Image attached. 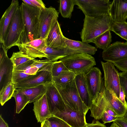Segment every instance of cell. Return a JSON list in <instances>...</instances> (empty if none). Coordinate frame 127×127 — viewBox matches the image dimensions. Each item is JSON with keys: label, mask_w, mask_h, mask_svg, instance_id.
Wrapping results in <instances>:
<instances>
[{"label": "cell", "mask_w": 127, "mask_h": 127, "mask_svg": "<svg viewBox=\"0 0 127 127\" xmlns=\"http://www.w3.org/2000/svg\"><path fill=\"white\" fill-rule=\"evenodd\" d=\"M113 21L109 15L95 17L85 16L83 28L80 33L82 41L88 43H93L97 37L110 30Z\"/></svg>", "instance_id": "6da1fadb"}, {"label": "cell", "mask_w": 127, "mask_h": 127, "mask_svg": "<svg viewBox=\"0 0 127 127\" xmlns=\"http://www.w3.org/2000/svg\"><path fill=\"white\" fill-rule=\"evenodd\" d=\"M27 42L25 25L19 6L13 16L3 44L8 50L13 46L18 47Z\"/></svg>", "instance_id": "7a4b0ae2"}, {"label": "cell", "mask_w": 127, "mask_h": 127, "mask_svg": "<svg viewBox=\"0 0 127 127\" xmlns=\"http://www.w3.org/2000/svg\"><path fill=\"white\" fill-rule=\"evenodd\" d=\"M25 26L27 42L38 38L39 19L41 9L22 2L20 6Z\"/></svg>", "instance_id": "3957f363"}, {"label": "cell", "mask_w": 127, "mask_h": 127, "mask_svg": "<svg viewBox=\"0 0 127 127\" xmlns=\"http://www.w3.org/2000/svg\"><path fill=\"white\" fill-rule=\"evenodd\" d=\"M59 60L69 70L76 75L82 74L86 75L96 65L95 58L91 55L86 53L74 54Z\"/></svg>", "instance_id": "277c9868"}, {"label": "cell", "mask_w": 127, "mask_h": 127, "mask_svg": "<svg viewBox=\"0 0 127 127\" xmlns=\"http://www.w3.org/2000/svg\"><path fill=\"white\" fill-rule=\"evenodd\" d=\"M55 85L59 90L65 104L72 109L82 112L86 115L89 109L83 102L80 97L75 79L64 88H61Z\"/></svg>", "instance_id": "5b68a950"}, {"label": "cell", "mask_w": 127, "mask_h": 127, "mask_svg": "<svg viewBox=\"0 0 127 127\" xmlns=\"http://www.w3.org/2000/svg\"><path fill=\"white\" fill-rule=\"evenodd\" d=\"M75 5L85 16L95 17L109 15L112 2L109 0H74Z\"/></svg>", "instance_id": "8992f818"}, {"label": "cell", "mask_w": 127, "mask_h": 127, "mask_svg": "<svg viewBox=\"0 0 127 127\" xmlns=\"http://www.w3.org/2000/svg\"><path fill=\"white\" fill-rule=\"evenodd\" d=\"M104 74V84L105 88L113 92L119 98L120 85L119 72L111 62L101 61Z\"/></svg>", "instance_id": "52a82bcc"}, {"label": "cell", "mask_w": 127, "mask_h": 127, "mask_svg": "<svg viewBox=\"0 0 127 127\" xmlns=\"http://www.w3.org/2000/svg\"><path fill=\"white\" fill-rule=\"evenodd\" d=\"M59 12L52 6L41 10L39 19L38 38L46 39L58 21Z\"/></svg>", "instance_id": "ba28073f"}, {"label": "cell", "mask_w": 127, "mask_h": 127, "mask_svg": "<svg viewBox=\"0 0 127 127\" xmlns=\"http://www.w3.org/2000/svg\"><path fill=\"white\" fill-rule=\"evenodd\" d=\"M52 115L62 119L71 127H85L87 124L86 114L72 109L66 104L63 110L53 112Z\"/></svg>", "instance_id": "9c48e42d"}, {"label": "cell", "mask_w": 127, "mask_h": 127, "mask_svg": "<svg viewBox=\"0 0 127 127\" xmlns=\"http://www.w3.org/2000/svg\"><path fill=\"white\" fill-rule=\"evenodd\" d=\"M51 71L43 70L15 84L16 89L33 88L41 85H46L52 82Z\"/></svg>", "instance_id": "30bf717a"}, {"label": "cell", "mask_w": 127, "mask_h": 127, "mask_svg": "<svg viewBox=\"0 0 127 127\" xmlns=\"http://www.w3.org/2000/svg\"><path fill=\"white\" fill-rule=\"evenodd\" d=\"M101 73L97 67H93L85 75L87 87L92 100L101 93L104 87Z\"/></svg>", "instance_id": "8fae6325"}, {"label": "cell", "mask_w": 127, "mask_h": 127, "mask_svg": "<svg viewBox=\"0 0 127 127\" xmlns=\"http://www.w3.org/2000/svg\"><path fill=\"white\" fill-rule=\"evenodd\" d=\"M102 58L105 61L112 63L127 58V41H117L111 44L103 50Z\"/></svg>", "instance_id": "7c38bea8"}, {"label": "cell", "mask_w": 127, "mask_h": 127, "mask_svg": "<svg viewBox=\"0 0 127 127\" xmlns=\"http://www.w3.org/2000/svg\"><path fill=\"white\" fill-rule=\"evenodd\" d=\"M46 46V40L40 38L23 43L18 47L19 51L32 58H46L43 51Z\"/></svg>", "instance_id": "4fadbf2b"}, {"label": "cell", "mask_w": 127, "mask_h": 127, "mask_svg": "<svg viewBox=\"0 0 127 127\" xmlns=\"http://www.w3.org/2000/svg\"><path fill=\"white\" fill-rule=\"evenodd\" d=\"M46 86L45 94L52 114L53 112L63 110L65 104L58 89L52 82Z\"/></svg>", "instance_id": "5bb4252c"}, {"label": "cell", "mask_w": 127, "mask_h": 127, "mask_svg": "<svg viewBox=\"0 0 127 127\" xmlns=\"http://www.w3.org/2000/svg\"><path fill=\"white\" fill-rule=\"evenodd\" d=\"M19 6L18 0H12L2 16L0 21V43H3L13 16Z\"/></svg>", "instance_id": "9a60e30c"}, {"label": "cell", "mask_w": 127, "mask_h": 127, "mask_svg": "<svg viewBox=\"0 0 127 127\" xmlns=\"http://www.w3.org/2000/svg\"><path fill=\"white\" fill-rule=\"evenodd\" d=\"M109 14L113 21L125 22L127 19V0H113L110 5Z\"/></svg>", "instance_id": "2e32d148"}, {"label": "cell", "mask_w": 127, "mask_h": 127, "mask_svg": "<svg viewBox=\"0 0 127 127\" xmlns=\"http://www.w3.org/2000/svg\"><path fill=\"white\" fill-rule=\"evenodd\" d=\"M64 36L60 24L57 21L46 39V46L58 48L66 47Z\"/></svg>", "instance_id": "e0dca14e"}, {"label": "cell", "mask_w": 127, "mask_h": 127, "mask_svg": "<svg viewBox=\"0 0 127 127\" xmlns=\"http://www.w3.org/2000/svg\"><path fill=\"white\" fill-rule=\"evenodd\" d=\"M33 104V110L38 122L41 123L52 115L45 94Z\"/></svg>", "instance_id": "ac0fdd59"}, {"label": "cell", "mask_w": 127, "mask_h": 127, "mask_svg": "<svg viewBox=\"0 0 127 127\" xmlns=\"http://www.w3.org/2000/svg\"><path fill=\"white\" fill-rule=\"evenodd\" d=\"M77 90L83 102L89 109L92 105V100L87 87L85 75H77L75 78Z\"/></svg>", "instance_id": "d6986e66"}, {"label": "cell", "mask_w": 127, "mask_h": 127, "mask_svg": "<svg viewBox=\"0 0 127 127\" xmlns=\"http://www.w3.org/2000/svg\"><path fill=\"white\" fill-rule=\"evenodd\" d=\"M48 60L53 62L74 54L80 53L78 52L67 47L62 48L53 47L47 46L43 50Z\"/></svg>", "instance_id": "ffe728a7"}, {"label": "cell", "mask_w": 127, "mask_h": 127, "mask_svg": "<svg viewBox=\"0 0 127 127\" xmlns=\"http://www.w3.org/2000/svg\"><path fill=\"white\" fill-rule=\"evenodd\" d=\"M103 93L105 98L116 114L118 118L124 117L127 111V107L123 104L113 92L109 91L104 88Z\"/></svg>", "instance_id": "44dd1931"}, {"label": "cell", "mask_w": 127, "mask_h": 127, "mask_svg": "<svg viewBox=\"0 0 127 127\" xmlns=\"http://www.w3.org/2000/svg\"><path fill=\"white\" fill-rule=\"evenodd\" d=\"M13 68V63L8 57L0 63V91L11 82Z\"/></svg>", "instance_id": "7402d4cb"}, {"label": "cell", "mask_w": 127, "mask_h": 127, "mask_svg": "<svg viewBox=\"0 0 127 127\" xmlns=\"http://www.w3.org/2000/svg\"><path fill=\"white\" fill-rule=\"evenodd\" d=\"M66 47L76 51L80 53H86L94 55L97 51V48L87 42L73 40L64 37Z\"/></svg>", "instance_id": "603a6c76"}, {"label": "cell", "mask_w": 127, "mask_h": 127, "mask_svg": "<svg viewBox=\"0 0 127 127\" xmlns=\"http://www.w3.org/2000/svg\"><path fill=\"white\" fill-rule=\"evenodd\" d=\"M18 90L27 97L30 100L29 103H31L41 97L46 93L47 89L46 85H41L33 88Z\"/></svg>", "instance_id": "cb8c5ba5"}, {"label": "cell", "mask_w": 127, "mask_h": 127, "mask_svg": "<svg viewBox=\"0 0 127 127\" xmlns=\"http://www.w3.org/2000/svg\"><path fill=\"white\" fill-rule=\"evenodd\" d=\"M76 75L69 70L63 71L58 76L52 77V83L56 86L63 88L74 80Z\"/></svg>", "instance_id": "d4e9b609"}, {"label": "cell", "mask_w": 127, "mask_h": 127, "mask_svg": "<svg viewBox=\"0 0 127 127\" xmlns=\"http://www.w3.org/2000/svg\"><path fill=\"white\" fill-rule=\"evenodd\" d=\"M58 2L59 12L62 16L64 18L70 19L75 5L74 0H60Z\"/></svg>", "instance_id": "484cf974"}, {"label": "cell", "mask_w": 127, "mask_h": 127, "mask_svg": "<svg viewBox=\"0 0 127 127\" xmlns=\"http://www.w3.org/2000/svg\"><path fill=\"white\" fill-rule=\"evenodd\" d=\"M112 36L110 30H108L97 37L93 43L97 48L105 50L110 45Z\"/></svg>", "instance_id": "4316f807"}, {"label": "cell", "mask_w": 127, "mask_h": 127, "mask_svg": "<svg viewBox=\"0 0 127 127\" xmlns=\"http://www.w3.org/2000/svg\"><path fill=\"white\" fill-rule=\"evenodd\" d=\"M15 99L16 105L17 113L19 114L29 103L30 100L25 94L20 92L18 89H16L13 95Z\"/></svg>", "instance_id": "83f0119b"}, {"label": "cell", "mask_w": 127, "mask_h": 127, "mask_svg": "<svg viewBox=\"0 0 127 127\" xmlns=\"http://www.w3.org/2000/svg\"><path fill=\"white\" fill-rule=\"evenodd\" d=\"M127 41V22L113 21L110 30Z\"/></svg>", "instance_id": "f1b7e54d"}, {"label": "cell", "mask_w": 127, "mask_h": 127, "mask_svg": "<svg viewBox=\"0 0 127 127\" xmlns=\"http://www.w3.org/2000/svg\"><path fill=\"white\" fill-rule=\"evenodd\" d=\"M15 89V84L11 82L0 91V102L1 106L11 98Z\"/></svg>", "instance_id": "f546056e"}, {"label": "cell", "mask_w": 127, "mask_h": 127, "mask_svg": "<svg viewBox=\"0 0 127 127\" xmlns=\"http://www.w3.org/2000/svg\"><path fill=\"white\" fill-rule=\"evenodd\" d=\"M34 59V58L16 67H13V71H19L31 75H35L38 69L33 65Z\"/></svg>", "instance_id": "4dcf8cb0"}, {"label": "cell", "mask_w": 127, "mask_h": 127, "mask_svg": "<svg viewBox=\"0 0 127 127\" xmlns=\"http://www.w3.org/2000/svg\"><path fill=\"white\" fill-rule=\"evenodd\" d=\"M34 58H31L20 51L13 52L10 58L13 67H16Z\"/></svg>", "instance_id": "1f68e13d"}, {"label": "cell", "mask_w": 127, "mask_h": 127, "mask_svg": "<svg viewBox=\"0 0 127 127\" xmlns=\"http://www.w3.org/2000/svg\"><path fill=\"white\" fill-rule=\"evenodd\" d=\"M69 70L63 63L59 60L54 62L52 64L51 72L52 77L58 76L64 71Z\"/></svg>", "instance_id": "d6a6232c"}, {"label": "cell", "mask_w": 127, "mask_h": 127, "mask_svg": "<svg viewBox=\"0 0 127 127\" xmlns=\"http://www.w3.org/2000/svg\"><path fill=\"white\" fill-rule=\"evenodd\" d=\"M54 62L47 59L43 60L34 59L33 65L38 69V71L43 70L51 71L52 65Z\"/></svg>", "instance_id": "836d02e7"}, {"label": "cell", "mask_w": 127, "mask_h": 127, "mask_svg": "<svg viewBox=\"0 0 127 127\" xmlns=\"http://www.w3.org/2000/svg\"><path fill=\"white\" fill-rule=\"evenodd\" d=\"M47 119L51 127H71L67 123L61 118L52 115Z\"/></svg>", "instance_id": "e575fe53"}, {"label": "cell", "mask_w": 127, "mask_h": 127, "mask_svg": "<svg viewBox=\"0 0 127 127\" xmlns=\"http://www.w3.org/2000/svg\"><path fill=\"white\" fill-rule=\"evenodd\" d=\"M32 75L26 74L19 71H13L11 82L14 84L24 80Z\"/></svg>", "instance_id": "d590c367"}, {"label": "cell", "mask_w": 127, "mask_h": 127, "mask_svg": "<svg viewBox=\"0 0 127 127\" xmlns=\"http://www.w3.org/2000/svg\"><path fill=\"white\" fill-rule=\"evenodd\" d=\"M120 82L124 93L125 98L127 100V72L123 71L119 73Z\"/></svg>", "instance_id": "8d00e7d4"}, {"label": "cell", "mask_w": 127, "mask_h": 127, "mask_svg": "<svg viewBox=\"0 0 127 127\" xmlns=\"http://www.w3.org/2000/svg\"><path fill=\"white\" fill-rule=\"evenodd\" d=\"M113 63L120 70L127 72V58Z\"/></svg>", "instance_id": "74e56055"}, {"label": "cell", "mask_w": 127, "mask_h": 127, "mask_svg": "<svg viewBox=\"0 0 127 127\" xmlns=\"http://www.w3.org/2000/svg\"><path fill=\"white\" fill-rule=\"evenodd\" d=\"M117 118L113 116L110 115L106 111H105L103 115L102 119L104 124H105L112 122H113Z\"/></svg>", "instance_id": "f35d334b"}, {"label": "cell", "mask_w": 127, "mask_h": 127, "mask_svg": "<svg viewBox=\"0 0 127 127\" xmlns=\"http://www.w3.org/2000/svg\"><path fill=\"white\" fill-rule=\"evenodd\" d=\"M0 63L2 62L8 57L7 52L8 51L3 43H0Z\"/></svg>", "instance_id": "ab89813d"}, {"label": "cell", "mask_w": 127, "mask_h": 127, "mask_svg": "<svg viewBox=\"0 0 127 127\" xmlns=\"http://www.w3.org/2000/svg\"><path fill=\"white\" fill-rule=\"evenodd\" d=\"M120 127H127V120L123 118H117L114 122Z\"/></svg>", "instance_id": "60d3db41"}, {"label": "cell", "mask_w": 127, "mask_h": 127, "mask_svg": "<svg viewBox=\"0 0 127 127\" xmlns=\"http://www.w3.org/2000/svg\"><path fill=\"white\" fill-rule=\"evenodd\" d=\"M37 7L41 10L45 9L46 8L44 3L41 0H29Z\"/></svg>", "instance_id": "b9f144b4"}, {"label": "cell", "mask_w": 127, "mask_h": 127, "mask_svg": "<svg viewBox=\"0 0 127 127\" xmlns=\"http://www.w3.org/2000/svg\"><path fill=\"white\" fill-rule=\"evenodd\" d=\"M125 96L123 90L120 86V92L119 99L123 104L127 107V103L125 99Z\"/></svg>", "instance_id": "7bdbcfd3"}, {"label": "cell", "mask_w": 127, "mask_h": 127, "mask_svg": "<svg viewBox=\"0 0 127 127\" xmlns=\"http://www.w3.org/2000/svg\"><path fill=\"white\" fill-rule=\"evenodd\" d=\"M85 127H106L104 124H102L98 121H93L91 124H87Z\"/></svg>", "instance_id": "ee69618b"}, {"label": "cell", "mask_w": 127, "mask_h": 127, "mask_svg": "<svg viewBox=\"0 0 127 127\" xmlns=\"http://www.w3.org/2000/svg\"><path fill=\"white\" fill-rule=\"evenodd\" d=\"M0 127H9L8 124L3 119L1 115H0Z\"/></svg>", "instance_id": "f6af8a7d"}, {"label": "cell", "mask_w": 127, "mask_h": 127, "mask_svg": "<svg viewBox=\"0 0 127 127\" xmlns=\"http://www.w3.org/2000/svg\"><path fill=\"white\" fill-rule=\"evenodd\" d=\"M41 127H51V126L49 122L46 119L41 123Z\"/></svg>", "instance_id": "bcb514c9"}, {"label": "cell", "mask_w": 127, "mask_h": 127, "mask_svg": "<svg viewBox=\"0 0 127 127\" xmlns=\"http://www.w3.org/2000/svg\"><path fill=\"white\" fill-rule=\"evenodd\" d=\"M23 2L27 5L35 7H37V6L30 1L29 0H22Z\"/></svg>", "instance_id": "7dc6e473"}, {"label": "cell", "mask_w": 127, "mask_h": 127, "mask_svg": "<svg viewBox=\"0 0 127 127\" xmlns=\"http://www.w3.org/2000/svg\"><path fill=\"white\" fill-rule=\"evenodd\" d=\"M109 127H120L117 124L114 122H113L110 126Z\"/></svg>", "instance_id": "c3c4849f"}, {"label": "cell", "mask_w": 127, "mask_h": 127, "mask_svg": "<svg viewBox=\"0 0 127 127\" xmlns=\"http://www.w3.org/2000/svg\"><path fill=\"white\" fill-rule=\"evenodd\" d=\"M124 118L127 120V111L124 116Z\"/></svg>", "instance_id": "681fc988"}]
</instances>
